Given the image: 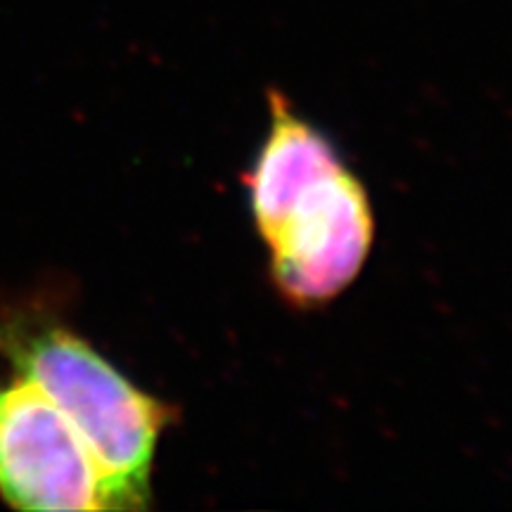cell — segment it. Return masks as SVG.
I'll return each mask as SVG.
<instances>
[{
  "label": "cell",
  "instance_id": "cell-3",
  "mask_svg": "<svg viewBox=\"0 0 512 512\" xmlns=\"http://www.w3.org/2000/svg\"><path fill=\"white\" fill-rule=\"evenodd\" d=\"M0 496L19 510H110L91 448L41 387L15 373L0 380Z\"/></svg>",
  "mask_w": 512,
  "mask_h": 512
},
{
  "label": "cell",
  "instance_id": "cell-4",
  "mask_svg": "<svg viewBox=\"0 0 512 512\" xmlns=\"http://www.w3.org/2000/svg\"><path fill=\"white\" fill-rule=\"evenodd\" d=\"M271 133L245 185L252 200V214L261 235L278 223L294 197L318 176L328 174L344 162L318 128L297 117L283 93L271 91Z\"/></svg>",
  "mask_w": 512,
  "mask_h": 512
},
{
  "label": "cell",
  "instance_id": "cell-1",
  "mask_svg": "<svg viewBox=\"0 0 512 512\" xmlns=\"http://www.w3.org/2000/svg\"><path fill=\"white\" fill-rule=\"evenodd\" d=\"M0 358L76 427L105 475L110 510L147 508L157 444L174 408L140 392L86 339L36 313L0 323Z\"/></svg>",
  "mask_w": 512,
  "mask_h": 512
},
{
  "label": "cell",
  "instance_id": "cell-2",
  "mask_svg": "<svg viewBox=\"0 0 512 512\" xmlns=\"http://www.w3.org/2000/svg\"><path fill=\"white\" fill-rule=\"evenodd\" d=\"M271 249V278L294 306H318L347 290L375 240L368 192L347 166L318 176L261 235Z\"/></svg>",
  "mask_w": 512,
  "mask_h": 512
}]
</instances>
